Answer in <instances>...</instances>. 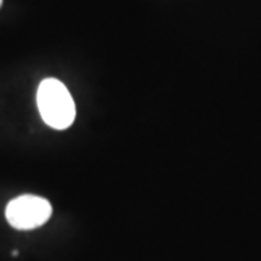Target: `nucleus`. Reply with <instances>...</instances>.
I'll list each match as a JSON object with an SVG mask.
<instances>
[{"mask_svg":"<svg viewBox=\"0 0 261 261\" xmlns=\"http://www.w3.org/2000/svg\"><path fill=\"white\" fill-rule=\"evenodd\" d=\"M42 121L54 129H67L75 119V103L68 89L57 79L42 80L37 92Z\"/></svg>","mask_w":261,"mask_h":261,"instance_id":"nucleus-1","label":"nucleus"},{"mask_svg":"<svg viewBox=\"0 0 261 261\" xmlns=\"http://www.w3.org/2000/svg\"><path fill=\"white\" fill-rule=\"evenodd\" d=\"M5 214L10 226L19 231H29L47 224L53 215V206L41 196L22 195L10 200Z\"/></svg>","mask_w":261,"mask_h":261,"instance_id":"nucleus-2","label":"nucleus"},{"mask_svg":"<svg viewBox=\"0 0 261 261\" xmlns=\"http://www.w3.org/2000/svg\"><path fill=\"white\" fill-rule=\"evenodd\" d=\"M2 3H3V0H0V8H2Z\"/></svg>","mask_w":261,"mask_h":261,"instance_id":"nucleus-3","label":"nucleus"}]
</instances>
